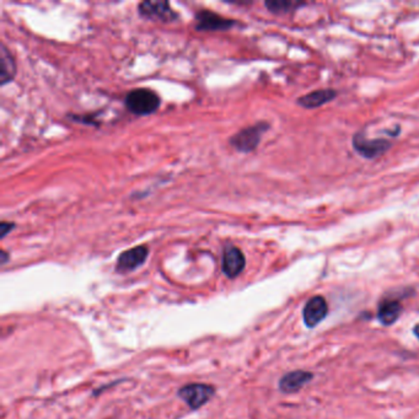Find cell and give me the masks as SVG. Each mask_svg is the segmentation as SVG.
Wrapping results in <instances>:
<instances>
[{"instance_id": "6da1fadb", "label": "cell", "mask_w": 419, "mask_h": 419, "mask_svg": "<svg viewBox=\"0 0 419 419\" xmlns=\"http://www.w3.org/2000/svg\"><path fill=\"white\" fill-rule=\"evenodd\" d=\"M125 107L137 116L154 114L160 107V96L151 89H135L127 93Z\"/></svg>"}, {"instance_id": "7c38bea8", "label": "cell", "mask_w": 419, "mask_h": 419, "mask_svg": "<svg viewBox=\"0 0 419 419\" xmlns=\"http://www.w3.org/2000/svg\"><path fill=\"white\" fill-rule=\"evenodd\" d=\"M337 93L332 89H323V90H316L312 93H307L305 96H301L298 100V104L305 107V109H316L322 105L327 104L336 98Z\"/></svg>"}, {"instance_id": "2e32d148", "label": "cell", "mask_w": 419, "mask_h": 419, "mask_svg": "<svg viewBox=\"0 0 419 419\" xmlns=\"http://www.w3.org/2000/svg\"><path fill=\"white\" fill-rule=\"evenodd\" d=\"M8 259H9V254H8L6 250H1L0 251V262H1V264H6Z\"/></svg>"}, {"instance_id": "9c48e42d", "label": "cell", "mask_w": 419, "mask_h": 419, "mask_svg": "<svg viewBox=\"0 0 419 419\" xmlns=\"http://www.w3.org/2000/svg\"><path fill=\"white\" fill-rule=\"evenodd\" d=\"M246 264V259L243 256V251L236 247V246H228L224 250L223 262H222V268H223L224 275H227L230 280L236 278Z\"/></svg>"}, {"instance_id": "3957f363", "label": "cell", "mask_w": 419, "mask_h": 419, "mask_svg": "<svg viewBox=\"0 0 419 419\" xmlns=\"http://www.w3.org/2000/svg\"><path fill=\"white\" fill-rule=\"evenodd\" d=\"M215 393V390L211 385L206 383H190L178 391V397L183 399L190 409H198L203 404H207Z\"/></svg>"}, {"instance_id": "5b68a950", "label": "cell", "mask_w": 419, "mask_h": 419, "mask_svg": "<svg viewBox=\"0 0 419 419\" xmlns=\"http://www.w3.org/2000/svg\"><path fill=\"white\" fill-rule=\"evenodd\" d=\"M233 19H227L211 10H201L196 15L197 31H227L235 26Z\"/></svg>"}, {"instance_id": "7a4b0ae2", "label": "cell", "mask_w": 419, "mask_h": 419, "mask_svg": "<svg viewBox=\"0 0 419 419\" xmlns=\"http://www.w3.org/2000/svg\"><path fill=\"white\" fill-rule=\"evenodd\" d=\"M267 130H268V125L261 122L240 130L230 138L229 143L235 151L240 153H251L259 146L261 137Z\"/></svg>"}, {"instance_id": "ba28073f", "label": "cell", "mask_w": 419, "mask_h": 419, "mask_svg": "<svg viewBox=\"0 0 419 419\" xmlns=\"http://www.w3.org/2000/svg\"><path fill=\"white\" fill-rule=\"evenodd\" d=\"M327 314H328V306H327L325 298H322V296H314L304 306L303 319H304L306 326L309 327V328H314L320 322L325 320Z\"/></svg>"}, {"instance_id": "30bf717a", "label": "cell", "mask_w": 419, "mask_h": 419, "mask_svg": "<svg viewBox=\"0 0 419 419\" xmlns=\"http://www.w3.org/2000/svg\"><path fill=\"white\" fill-rule=\"evenodd\" d=\"M311 378H312V374L309 372H303V370L287 374L280 379V391L285 393H296L301 388H304L306 383L310 381Z\"/></svg>"}, {"instance_id": "8992f818", "label": "cell", "mask_w": 419, "mask_h": 419, "mask_svg": "<svg viewBox=\"0 0 419 419\" xmlns=\"http://www.w3.org/2000/svg\"><path fill=\"white\" fill-rule=\"evenodd\" d=\"M149 254V249L145 245L135 246L119 254L116 264V271L119 273H127L140 267L144 264Z\"/></svg>"}, {"instance_id": "8fae6325", "label": "cell", "mask_w": 419, "mask_h": 419, "mask_svg": "<svg viewBox=\"0 0 419 419\" xmlns=\"http://www.w3.org/2000/svg\"><path fill=\"white\" fill-rule=\"evenodd\" d=\"M16 75V63L6 45L0 46V84L4 86L14 80Z\"/></svg>"}, {"instance_id": "52a82bcc", "label": "cell", "mask_w": 419, "mask_h": 419, "mask_svg": "<svg viewBox=\"0 0 419 419\" xmlns=\"http://www.w3.org/2000/svg\"><path fill=\"white\" fill-rule=\"evenodd\" d=\"M353 146L360 155L367 159H374L390 149L391 143L385 139L367 140L362 133H358L353 138Z\"/></svg>"}, {"instance_id": "9a60e30c", "label": "cell", "mask_w": 419, "mask_h": 419, "mask_svg": "<svg viewBox=\"0 0 419 419\" xmlns=\"http://www.w3.org/2000/svg\"><path fill=\"white\" fill-rule=\"evenodd\" d=\"M15 229V224L10 222H1L0 223V238H6L8 234L11 233Z\"/></svg>"}, {"instance_id": "4fadbf2b", "label": "cell", "mask_w": 419, "mask_h": 419, "mask_svg": "<svg viewBox=\"0 0 419 419\" xmlns=\"http://www.w3.org/2000/svg\"><path fill=\"white\" fill-rule=\"evenodd\" d=\"M402 312L399 300H383L379 306L378 317L383 325H393Z\"/></svg>"}, {"instance_id": "5bb4252c", "label": "cell", "mask_w": 419, "mask_h": 419, "mask_svg": "<svg viewBox=\"0 0 419 419\" xmlns=\"http://www.w3.org/2000/svg\"><path fill=\"white\" fill-rule=\"evenodd\" d=\"M266 8L268 9L271 13H275V14H285V13H289V11L294 10L296 8H299L301 4L299 3H294V1H278V0H273V1H266L264 3Z\"/></svg>"}, {"instance_id": "e0dca14e", "label": "cell", "mask_w": 419, "mask_h": 419, "mask_svg": "<svg viewBox=\"0 0 419 419\" xmlns=\"http://www.w3.org/2000/svg\"><path fill=\"white\" fill-rule=\"evenodd\" d=\"M416 333H417V336L419 337V326L416 328Z\"/></svg>"}, {"instance_id": "277c9868", "label": "cell", "mask_w": 419, "mask_h": 419, "mask_svg": "<svg viewBox=\"0 0 419 419\" xmlns=\"http://www.w3.org/2000/svg\"><path fill=\"white\" fill-rule=\"evenodd\" d=\"M138 11L140 16L145 19L154 21H162V22H171L176 20L178 15L171 8L169 1H151L145 0L138 6Z\"/></svg>"}]
</instances>
